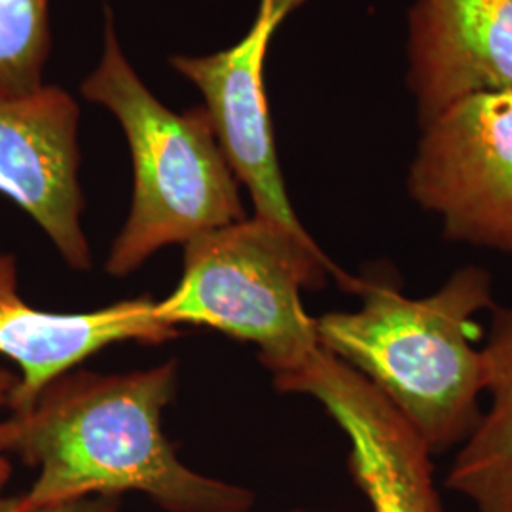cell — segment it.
<instances>
[{
    "label": "cell",
    "mask_w": 512,
    "mask_h": 512,
    "mask_svg": "<svg viewBox=\"0 0 512 512\" xmlns=\"http://www.w3.org/2000/svg\"><path fill=\"white\" fill-rule=\"evenodd\" d=\"M289 512H313V511H304V509H296V511H289Z\"/></svg>",
    "instance_id": "cell-15"
},
{
    "label": "cell",
    "mask_w": 512,
    "mask_h": 512,
    "mask_svg": "<svg viewBox=\"0 0 512 512\" xmlns=\"http://www.w3.org/2000/svg\"><path fill=\"white\" fill-rule=\"evenodd\" d=\"M179 329L160 321L141 296L92 311L42 310L19 293L16 256L0 253V355L18 366L10 414L23 412L59 376L120 342L164 344Z\"/></svg>",
    "instance_id": "cell-9"
},
{
    "label": "cell",
    "mask_w": 512,
    "mask_h": 512,
    "mask_svg": "<svg viewBox=\"0 0 512 512\" xmlns=\"http://www.w3.org/2000/svg\"><path fill=\"white\" fill-rule=\"evenodd\" d=\"M80 92L114 114L133 162V200L110 247L107 274L126 277L169 245L184 247L247 217L207 110L177 114L156 99L122 52L112 14L101 61Z\"/></svg>",
    "instance_id": "cell-3"
},
{
    "label": "cell",
    "mask_w": 512,
    "mask_h": 512,
    "mask_svg": "<svg viewBox=\"0 0 512 512\" xmlns=\"http://www.w3.org/2000/svg\"><path fill=\"white\" fill-rule=\"evenodd\" d=\"M283 393L310 395L349 439V473L374 512H446L433 454L401 412L363 374L319 348L275 380Z\"/></svg>",
    "instance_id": "cell-7"
},
{
    "label": "cell",
    "mask_w": 512,
    "mask_h": 512,
    "mask_svg": "<svg viewBox=\"0 0 512 512\" xmlns=\"http://www.w3.org/2000/svg\"><path fill=\"white\" fill-rule=\"evenodd\" d=\"M482 348L484 393L490 406L459 446L446 486L476 512H512V308L492 306Z\"/></svg>",
    "instance_id": "cell-11"
},
{
    "label": "cell",
    "mask_w": 512,
    "mask_h": 512,
    "mask_svg": "<svg viewBox=\"0 0 512 512\" xmlns=\"http://www.w3.org/2000/svg\"><path fill=\"white\" fill-rule=\"evenodd\" d=\"M50 52V0H0V99L38 92Z\"/></svg>",
    "instance_id": "cell-12"
},
{
    "label": "cell",
    "mask_w": 512,
    "mask_h": 512,
    "mask_svg": "<svg viewBox=\"0 0 512 512\" xmlns=\"http://www.w3.org/2000/svg\"><path fill=\"white\" fill-rule=\"evenodd\" d=\"M420 129L410 200L448 241L512 255V92L465 97Z\"/></svg>",
    "instance_id": "cell-5"
},
{
    "label": "cell",
    "mask_w": 512,
    "mask_h": 512,
    "mask_svg": "<svg viewBox=\"0 0 512 512\" xmlns=\"http://www.w3.org/2000/svg\"><path fill=\"white\" fill-rule=\"evenodd\" d=\"M78 120V103L59 86L0 99V194L35 220L71 268L88 270Z\"/></svg>",
    "instance_id": "cell-8"
},
{
    "label": "cell",
    "mask_w": 512,
    "mask_h": 512,
    "mask_svg": "<svg viewBox=\"0 0 512 512\" xmlns=\"http://www.w3.org/2000/svg\"><path fill=\"white\" fill-rule=\"evenodd\" d=\"M177 287L154 302L160 321L219 330L255 344L275 380L294 372L321 348L315 319L302 302L334 277L355 293L361 277L340 270L311 236L245 217L184 245Z\"/></svg>",
    "instance_id": "cell-4"
},
{
    "label": "cell",
    "mask_w": 512,
    "mask_h": 512,
    "mask_svg": "<svg viewBox=\"0 0 512 512\" xmlns=\"http://www.w3.org/2000/svg\"><path fill=\"white\" fill-rule=\"evenodd\" d=\"M308 0H260L255 23L236 46L217 54L175 55L171 67L203 97L220 148L255 205V215L310 236L298 219L277 160L266 57L277 27Z\"/></svg>",
    "instance_id": "cell-6"
},
{
    "label": "cell",
    "mask_w": 512,
    "mask_h": 512,
    "mask_svg": "<svg viewBox=\"0 0 512 512\" xmlns=\"http://www.w3.org/2000/svg\"><path fill=\"white\" fill-rule=\"evenodd\" d=\"M357 311L315 319L321 348L363 374L420 435L433 456L461 446L482 412V349L476 315L492 310V274L465 266L423 298L361 277Z\"/></svg>",
    "instance_id": "cell-2"
},
{
    "label": "cell",
    "mask_w": 512,
    "mask_h": 512,
    "mask_svg": "<svg viewBox=\"0 0 512 512\" xmlns=\"http://www.w3.org/2000/svg\"><path fill=\"white\" fill-rule=\"evenodd\" d=\"M120 509V495H88L69 499L61 503H46V505H33L19 497H2L0 495V512H118Z\"/></svg>",
    "instance_id": "cell-13"
},
{
    "label": "cell",
    "mask_w": 512,
    "mask_h": 512,
    "mask_svg": "<svg viewBox=\"0 0 512 512\" xmlns=\"http://www.w3.org/2000/svg\"><path fill=\"white\" fill-rule=\"evenodd\" d=\"M16 384H18V374L10 368L0 366V408H4V406L8 408ZM10 476H12V463L8 456H4L0 452V492L6 486V482L10 480Z\"/></svg>",
    "instance_id": "cell-14"
},
{
    "label": "cell",
    "mask_w": 512,
    "mask_h": 512,
    "mask_svg": "<svg viewBox=\"0 0 512 512\" xmlns=\"http://www.w3.org/2000/svg\"><path fill=\"white\" fill-rule=\"evenodd\" d=\"M175 361L128 374L71 370L23 412L0 421V452L37 467L33 505L88 495H147L167 512H249L251 490L202 475L165 437Z\"/></svg>",
    "instance_id": "cell-1"
},
{
    "label": "cell",
    "mask_w": 512,
    "mask_h": 512,
    "mask_svg": "<svg viewBox=\"0 0 512 512\" xmlns=\"http://www.w3.org/2000/svg\"><path fill=\"white\" fill-rule=\"evenodd\" d=\"M406 57L420 126L465 97L512 92V0H414Z\"/></svg>",
    "instance_id": "cell-10"
}]
</instances>
